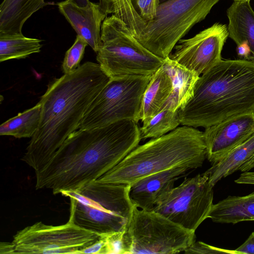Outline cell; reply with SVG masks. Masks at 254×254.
Returning a JSON list of instances; mask_svg holds the SVG:
<instances>
[{
	"mask_svg": "<svg viewBox=\"0 0 254 254\" xmlns=\"http://www.w3.org/2000/svg\"><path fill=\"white\" fill-rule=\"evenodd\" d=\"M141 140L138 122L133 120L77 129L35 171V188L51 190L54 194L79 191L116 166Z\"/></svg>",
	"mask_w": 254,
	"mask_h": 254,
	"instance_id": "6da1fadb",
	"label": "cell"
},
{
	"mask_svg": "<svg viewBox=\"0 0 254 254\" xmlns=\"http://www.w3.org/2000/svg\"><path fill=\"white\" fill-rule=\"evenodd\" d=\"M110 80L99 64L87 62L50 82L39 101V127L21 160L35 171L46 165L77 130L90 104Z\"/></svg>",
	"mask_w": 254,
	"mask_h": 254,
	"instance_id": "7a4b0ae2",
	"label": "cell"
},
{
	"mask_svg": "<svg viewBox=\"0 0 254 254\" xmlns=\"http://www.w3.org/2000/svg\"><path fill=\"white\" fill-rule=\"evenodd\" d=\"M254 112V61L222 60L199 76L191 97L178 109L181 125L206 128Z\"/></svg>",
	"mask_w": 254,
	"mask_h": 254,
	"instance_id": "3957f363",
	"label": "cell"
},
{
	"mask_svg": "<svg viewBox=\"0 0 254 254\" xmlns=\"http://www.w3.org/2000/svg\"><path fill=\"white\" fill-rule=\"evenodd\" d=\"M207 159L203 132L183 126L138 145L97 181L130 185L147 176L178 167L192 170Z\"/></svg>",
	"mask_w": 254,
	"mask_h": 254,
	"instance_id": "277c9868",
	"label": "cell"
},
{
	"mask_svg": "<svg viewBox=\"0 0 254 254\" xmlns=\"http://www.w3.org/2000/svg\"><path fill=\"white\" fill-rule=\"evenodd\" d=\"M101 40L96 60L110 79L152 76L164 64V59L142 45L124 21L114 14L103 21Z\"/></svg>",
	"mask_w": 254,
	"mask_h": 254,
	"instance_id": "5b68a950",
	"label": "cell"
},
{
	"mask_svg": "<svg viewBox=\"0 0 254 254\" xmlns=\"http://www.w3.org/2000/svg\"><path fill=\"white\" fill-rule=\"evenodd\" d=\"M220 0H159L155 17L137 39L155 55L166 59L178 42L205 18Z\"/></svg>",
	"mask_w": 254,
	"mask_h": 254,
	"instance_id": "8992f818",
	"label": "cell"
},
{
	"mask_svg": "<svg viewBox=\"0 0 254 254\" xmlns=\"http://www.w3.org/2000/svg\"><path fill=\"white\" fill-rule=\"evenodd\" d=\"M195 241V231L154 210L135 206L122 237V251L123 254H177L184 253Z\"/></svg>",
	"mask_w": 254,
	"mask_h": 254,
	"instance_id": "52a82bcc",
	"label": "cell"
},
{
	"mask_svg": "<svg viewBox=\"0 0 254 254\" xmlns=\"http://www.w3.org/2000/svg\"><path fill=\"white\" fill-rule=\"evenodd\" d=\"M151 77L111 78L90 104L77 129L100 127L123 120L138 122L143 95Z\"/></svg>",
	"mask_w": 254,
	"mask_h": 254,
	"instance_id": "ba28073f",
	"label": "cell"
},
{
	"mask_svg": "<svg viewBox=\"0 0 254 254\" xmlns=\"http://www.w3.org/2000/svg\"><path fill=\"white\" fill-rule=\"evenodd\" d=\"M100 238V234L75 223L70 206L66 223L53 226L36 222L17 232L12 242L15 254H81Z\"/></svg>",
	"mask_w": 254,
	"mask_h": 254,
	"instance_id": "9c48e42d",
	"label": "cell"
},
{
	"mask_svg": "<svg viewBox=\"0 0 254 254\" xmlns=\"http://www.w3.org/2000/svg\"><path fill=\"white\" fill-rule=\"evenodd\" d=\"M213 188L205 173L185 178L157 200L153 210L187 230L195 231L208 218L213 203Z\"/></svg>",
	"mask_w": 254,
	"mask_h": 254,
	"instance_id": "30bf717a",
	"label": "cell"
},
{
	"mask_svg": "<svg viewBox=\"0 0 254 254\" xmlns=\"http://www.w3.org/2000/svg\"><path fill=\"white\" fill-rule=\"evenodd\" d=\"M228 36V26L215 23L191 38L181 39L169 58L200 76L222 60L221 52Z\"/></svg>",
	"mask_w": 254,
	"mask_h": 254,
	"instance_id": "8fae6325",
	"label": "cell"
},
{
	"mask_svg": "<svg viewBox=\"0 0 254 254\" xmlns=\"http://www.w3.org/2000/svg\"><path fill=\"white\" fill-rule=\"evenodd\" d=\"M75 223L100 234L124 233L133 213L120 210L90 198L79 192H68Z\"/></svg>",
	"mask_w": 254,
	"mask_h": 254,
	"instance_id": "7c38bea8",
	"label": "cell"
},
{
	"mask_svg": "<svg viewBox=\"0 0 254 254\" xmlns=\"http://www.w3.org/2000/svg\"><path fill=\"white\" fill-rule=\"evenodd\" d=\"M254 134V112L239 115L205 128L207 159L211 165Z\"/></svg>",
	"mask_w": 254,
	"mask_h": 254,
	"instance_id": "4fadbf2b",
	"label": "cell"
},
{
	"mask_svg": "<svg viewBox=\"0 0 254 254\" xmlns=\"http://www.w3.org/2000/svg\"><path fill=\"white\" fill-rule=\"evenodd\" d=\"M77 35L83 37L88 45L97 53L101 46V30L102 23L109 13H113L110 0H100L98 3L92 2L85 7H80L68 0L57 4Z\"/></svg>",
	"mask_w": 254,
	"mask_h": 254,
	"instance_id": "5bb4252c",
	"label": "cell"
},
{
	"mask_svg": "<svg viewBox=\"0 0 254 254\" xmlns=\"http://www.w3.org/2000/svg\"><path fill=\"white\" fill-rule=\"evenodd\" d=\"M190 170L186 167H178L155 173L139 179L130 185V198L137 207L153 210L162 195L175 187L179 179L185 177Z\"/></svg>",
	"mask_w": 254,
	"mask_h": 254,
	"instance_id": "9a60e30c",
	"label": "cell"
},
{
	"mask_svg": "<svg viewBox=\"0 0 254 254\" xmlns=\"http://www.w3.org/2000/svg\"><path fill=\"white\" fill-rule=\"evenodd\" d=\"M229 37L245 48L254 61V11L249 1H234L227 10Z\"/></svg>",
	"mask_w": 254,
	"mask_h": 254,
	"instance_id": "2e32d148",
	"label": "cell"
},
{
	"mask_svg": "<svg viewBox=\"0 0 254 254\" xmlns=\"http://www.w3.org/2000/svg\"><path fill=\"white\" fill-rule=\"evenodd\" d=\"M254 168V134L233 149L221 160L205 171L209 183L214 186L223 179L237 171H250Z\"/></svg>",
	"mask_w": 254,
	"mask_h": 254,
	"instance_id": "e0dca14e",
	"label": "cell"
},
{
	"mask_svg": "<svg viewBox=\"0 0 254 254\" xmlns=\"http://www.w3.org/2000/svg\"><path fill=\"white\" fill-rule=\"evenodd\" d=\"M173 89L172 78L162 66L151 77L143 95L137 121L159 112Z\"/></svg>",
	"mask_w": 254,
	"mask_h": 254,
	"instance_id": "ac0fdd59",
	"label": "cell"
},
{
	"mask_svg": "<svg viewBox=\"0 0 254 254\" xmlns=\"http://www.w3.org/2000/svg\"><path fill=\"white\" fill-rule=\"evenodd\" d=\"M47 4L45 0H3L0 5V33H22L27 20Z\"/></svg>",
	"mask_w": 254,
	"mask_h": 254,
	"instance_id": "d6986e66",
	"label": "cell"
},
{
	"mask_svg": "<svg viewBox=\"0 0 254 254\" xmlns=\"http://www.w3.org/2000/svg\"><path fill=\"white\" fill-rule=\"evenodd\" d=\"M208 218L215 223L233 224L254 221V192L245 196H228L213 204Z\"/></svg>",
	"mask_w": 254,
	"mask_h": 254,
	"instance_id": "ffe728a7",
	"label": "cell"
},
{
	"mask_svg": "<svg viewBox=\"0 0 254 254\" xmlns=\"http://www.w3.org/2000/svg\"><path fill=\"white\" fill-rule=\"evenodd\" d=\"M163 66L172 78L173 89L161 111L165 109L176 111L191 97L194 85L199 76L169 57L165 59Z\"/></svg>",
	"mask_w": 254,
	"mask_h": 254,
	"instance_id": "44dd1931",
	"label": "cell"
},
{
	"mask_svg": "<svg viewBox=\"0 0 254 254\" xmlns=\"http://www.w3.org/2000/svg\"><path fill=\"white\" fill-rule=\"evenodd\" d=\"M41 42L38 39L25 37L22 33H0V62L24 59L39 53Z\"/></svg>",
	"mask_w": 254,
	"mask_h": 254,
	"instance_id": "7402d4cb",
	"label": "cell"
},
{
	"mask_svg": "<svg viewBox=\"0 0 254 254\" xmlns=\"http://www.w3.org/2000/svg\"><path fill=\"white\" fill-rule=\"evenodd\" d=\"M41 116V104L39 102L33 107L9 119L0 126V135L15 138L31 137L37 131Z\"/></svg>",
	"mask_w": 254,
	"mask_h": 254,
	"instance_id": "603a6c76",
	"label": "cell"
},
{
	"mask_svg": "<svg viewBox=\"0 0 254 254\" xmlns=\"http://www.w3.org/2000/svg\"><path fill=\"white\" fill-rule=\"evenodd\" d=\"M140 127L141 140L161 137L177 128L181 124L178 110H161L142 121Z\"/></svg>",
	"mask_w": 254,
	"mask_h": 254,
	"instance_id": "cb8c5ba5",
	"label": "cell"
},
{
	"mask_svg": "<svg viewBox=\"0 0 254 254\" xmlns=\"http://www.w3.org/2000/svg\"><path fill=\"white\" fill-rule=\"evenodd\" d=\"M87 45V42L83 37L77 35L74 43L65 54L62 64V69L64 74L72 73L79 67Z\"/></svg>",
	"mask_w": 254,
	"mask_h": 254,
	"instance_id": "d4e9b609",
	"label": "cell"
},
{
	"mask_svg": "<svg viewBox=\"0 0 254 254\" xmlns=\"http://www.w3.org/2000/svg\"><path fill=\"white\" fill-rule=\"evenodd\" d=\"M133 0L134 7L146 23L155 17L159 4V0Z\"/></svg>",
	"mask_w": 254,
	"mask_h": 254,
	"instance_id": "484cf974",
	"label": "cell"
},
{
	"mask_svg": "<svg viewBox=\"0 0 254 254\" xmlns=\"http://www.w3.org/2000/svg\"><path fill=\"white\" fill-rule=\"evenodd\" d=\"M185 254H235L234 250L221 249L210 246L201 241H195Z\"/></svg>",
	"mask_w": 254,
	"mask_h": 254,
	"instance_id": "4316f807",
	"label": "cell"
},
{
	"mask_svg": "<svg viewBox=\"0 0 254 254\" xmlns=\"http://www.w3.org/2000/svg\"><path fill=\"white\" fill-rule=\"evenodd\" d=\"M235 254H254V232L239 247L234 250Z\"/></svg>",
	"mask_w": 254,
	"mask_h": 254,
	"instance_id": "83f0119b",
	"label": "cell"
},
{
	"mask_svg": "<svg viewBox=\"0 0 254 254\" xmlns=\"http://www.w3.org/2000/svg\"><path fill=\"white\" fill-rule=\"evenodd\" d=\"M0 254H15L14 245L12 242H1L0 246Z\"/></svg>",
	"mask_w": 254,
	"mask_h": 254,
	"instance_id": "f1b7e54d",
	"label": "cell"
},
{
	"mask_svg": "<svg viewBox=\"0 0 254 254\" xmlns=\"http://www.w3.org/2000/svg\"><path fill=\"white\" fill-rule=\"evenodd\" d=\"M80 7L86 6L89 3V0H68Z\"/></svg>",
	"mask_w": 254,
	"mask_h": 254,
	"instance_id": "f546056e",
	"label": "cell"
},
{
	"mask_svg": "<svg viewBox=\"0 0 254 254\" xmlns=\"http://www.w3.org/2000/svg\"><path fill=\"white\" fill-rule=\"evenodd\" d=\"M234 1H250L251 0H233Z\"/></svg>",
	"mask_w": 254,
	"mask_h": 254,
	"instance_id": "4dcf8cb0",
	"label": "cell"
}]
</instances>
